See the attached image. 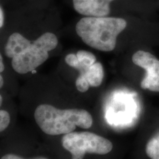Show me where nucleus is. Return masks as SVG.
<instances>
[{
  "mask_svg": "<svg viewBox=\"0 0 159 159\" xmlns=\"http://www.w3.org/2000/svg\"><path fill=\"white\" fill-rule=\"evenodd\" d=\"M58 40L54 33H43L31 41L19 33L10 35L5 47L6 56L11 58L13 70L25 75L34 71L47 61L49 52L57 47Z\"/></svg>",
  "mask_w": 159,
  "mask_h": 159,
  "instance_id": "1",
  "label": "nucleus"
},
{
  "mask_svg": "<svg viewBox=\"0 0 159 159\" xmlns=\"http://www.w3.org/2000/svg\"><path fill=\"white\" fill-rule=\"evenodd\" d=\"M35 120L43 133L50 136L65 135L73 132L77 127L90 128L93 118L82 108L60 109L51 105H40L34 113Z\"/></svg>",
  "mask_w": 159,
  "mask_h": 159,
  "instance_id": "2",
  "label": "nucleus"
},
{
  "mask_svg": "<svg viewBox=\"0 0 159 159\" xmlns=\"http://www.w3.org/2000/svg\"><path fill=\"white\" fill-rule=\"evenodd\" d=\"M126 27L127 21L122 18L86 16L77 23L75 30L85 44L99 51L111 52Z\"/></svg>",
  "mask_w": 159,
  "mask_h": 159,
  "instance_id": "3",
  "label": "nucleus"
},
{
  "mask_svg": "<svg viewBox=\"0 0 159 159\" xmlns=\"http://www.w3.org/2000/svg\"><path fill=\"white\" fill-rule=\"evenodd\" d=\"M61 145L70 155V159H85L88 155L105 156L113 150L110 140L89 131H73L63 135Z\"/></svg>",
  "mask_w": 159,
  "mask_h": 159,
  "instance_id": "4",
  "label": "nucleus"
},
{
  "mask_svg": "<svg viewBox=\"0 0 159 159\" xmlns=\"http://www.w3.org/2000/svg\"><path fill=\"white\" fill-rule=\"evenodd\" d=\"M133 63L146 70V76L141 82V87L159 92V60L148 52L139 50L132 57Z\"/></svg>",
  "mask_w": 159,
  "mask_h": 159,
  "instance_id": "5",
  "label": "nucleus"
},
{
  "mask_svg": "<svg viewBox=\"0 0 159 159\" xmlns=\"http://www.w3.org/2000/svg\"><path fill=\"white\" fill-rule=\"evenodd\" d=\"M112 1L114 0H73V6L81 15L104 17L110 13V4Z\"/></svg>",
  "mask_w": 159,
  "mask_h": 159,
  "instance_id": "6",
  "label": "nucleus"
},
{
  "mask_svg": "<svg viewBox=\"0 0 159 159\" xmlns=\"http://www.w3.org/2000/svg\"><path fill=\"white\" fill-rule=\"evenodd\" d=\"M104 78V69L102 63H94L83 76H78L75 81V86L80 92L84 93L90 87H98L102 84Z\"/></svg>",
  "mask_w": 159,
  "mask_h": 159,
  "instance_id": "7",
  "label": "nucleus"
},
{
  "mask_svg": "<svg viewBox=\"0 0 159 159\" xmlns=\"http://www.w3.org/2000/svg\"><path fill=\"white\" fill-rule=\"evenodd\" d=\"M96 61V57L93 53L85 50H80L76 54L70 53L65 57L66 64L77 69L79 71V76L84 75L91 66L97 62Z\"/></svg>",
  "mask_w": 159,
  "mask_h": 159,
  "instance_id": "8",
  "label": "nucleus"
},
{
  "mask_svg": "<svg viewBox=\"0 0 159 159\" xmlns=\"http://www.w3.org/2000/svg\"><path fill=\"white\" fill-rule=\"evenodd\" d=\"M146 153L151 159H159V132L148 142Z\"/></svg>",
  "mask_w": 159,
  "mask_h": 159,
  "instance_id": "9",
  "label": "nucleus"
},
{
  "mask_svg": "<svg viewBox=\"0 0 159 159\" xmlns=\"http://www.w3.org/2000/svg\"><path fill=\"white\" fill-rule=\"evenodd\" d=\"M3 103L2 96L0 94V108ZM11 123V115L7 111L0 109V133L5 131Z\"/></svg>",
  "mask_w": 159,
  "mask_h": 159,
  "instance_id": "10",
  "label": "nucleus"
},
{
  "mask_svg": "<svg viewBox=\"0 0 159 159\" xmlns=\"http://www.w3.org/2000/svg\"><path fill=\"white\" fill-rule=\"evenodd\" d=\"M0 159H50L44 156H35L32 157H25L16 153H6L3 155Z\"/></svg>",
  "mask_w": 159,
  "mask_h": 159,
  "instance_id": "11",
  "label": "nucleus"
},
{
  "mask_svg": "<svg viewBox=\"0 0 159 159\" xmlns=\"http://www.w3.org/2000/svg\"><path fill=\"white\" fill-rule=\"evenodd\" d=\"M4 70H5V64H4L2 55L0 53V89L2 88L4 85V78L2 75Z\"/></svg>",
  "mask_w": 159,
  "mask_h": 159,
  "instance_id": "12",
  "label": "nucleus"
},
{
  "mask_svg": "<svg viewBox=\"0 0 159 159\" xmlns=\"http://www.w3.org/2000/svg\"><path fill=\"white\" fill-rule=\"evenodd\" d=\"M4 25V13L0 7V28L2 27Z\"/></svg>",
  "mask_w": 159,
  "mask_h": 159,
  "instance_id": "13",
  "label": "nucleus"
}]
</instances>
